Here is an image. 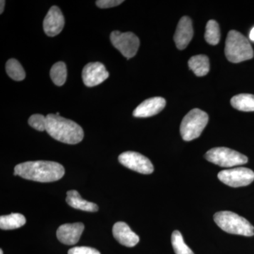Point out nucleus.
<instances>
[{
    "label": "nucleus",
    "instance_id": "obj_1",
    "mask_svg": "<svg viewBox=\"0 0 254 254\" xmlns=\"http://www.w3.org/2000/svg\"><path fill=\"white\" fill-rule=\"evenodd\" d=\"M61 164L53 161H28L18 164L14 168L15 176L39 182L58 181L64 175Z\"/></svg>",
    "mask_w": 254,
    "mask_h": 254
},
{
    "label": "nucleus",
    "instance_id": "obj_2",
    "mask_svg": "<svg viewBox=\"0 0 254 254\" xmlns=\"http://www.w3.org/2000/svg\"><path fill=\"white\" fill-rule=\"evenodd\" d=\"M46 118V131L54 139L71 145L77 144L83 140V128L75 122L56 114H50Z\"/></svg>",
    "mask_w": 254,
    "mask_h": 254
},
{
    "label": "nucleus",
    "instance_id": "obj_3",
    "mask_svg": "<svg viewBox=\"0 0 254 254\" xmlns=\"http://www.w3.org/2000/svg\"><path fill=\"white\" fill-rule=\"evenodd\" d=\"M225 53L227 60L232 63H242L254 58V50L250 41L235 30L227 34Z\"/></svg>",
    "mask_w": 254,
    "mask_h": 254
},
{
    "label": "nucleus",
    "instance_id": "obj_4",
    "mask_svg": "<svg viewBox=\"0 0 254 254\" xmlns=\"http://www.w3.org/2000/svg\"><path fill=\"white\" fill-rule=\"evenodd\" d=\"M214 221L223 231L232 235L252 237L254 227L247 219L231 211L218 212L214 215Z\"/></svg>",
    "mask_w": 254,
    "mask_h": 254
},
{
    "label": "nucleus",
    "instance_id": "obj_5",
    "mask_svg": "<svg viewBox=\"0 0 254 254\" xmlns=\"http://www.w3.org/2000/svg\"><path fill=\"white\" fill-rule=\"evenodd\" d=\"M208 123V114L197 108L190 110L180 125V133L184 141H190L198 138Z\"/></svg>",
    "mask_w": 254,
    "mask_h": 254
},
{
    "label": "nucleus",
    "instance_id": "obj_6",
    "mask_svg": "<svg viewBox=\"0 0 254 254\" xmlns=\"http://www.w3.org/2000/svg\"><path fill=\"white\" fill-rule=\"evenodd\" d=\"M205 158L210 163L223 168H232L248 163V158L246 155L225 147L209 150L205 153Z\"/></svg>",
    "mask_w": 254,
    "mask_h": 254
},
{
    "label": "nucleus",
    "instance_id": "obj_7",
    "mask_svg": "<svg viewBox=\"0 0 254 254\" xmlns=\"http://www.w3.org/2000/svg\"><path fill=\"white\" fill-rule=\"evenodd\" d=\"M110 41L113 46L127 60L131 59L136 55L140 46L139 39L131 32L122 33L114 31L110 35Z\"/></svg>",
    "mask_w": 254,
    "mask_h": 254
},
{
    "label": "nucleus",
    "instance_id": "obj_8",
    "mask_svg": "<svg viewBox=\"0 0 254 254\" xmlns=\"http://www.w3.org/2000/svg\"><path fill=\"white\" fill-rule=\"evenodd\" d=\"M219 180L231 187H246L254 181V173L247 168H236L222 170L218 173Z\"/></svg>",
    "mask_w": 254,
    "mask_h": 254
},
{
    "label": "nucleus",
    "instance_id": "obj_9",
    "mask_svg": "<svg viewBox=\"0 0 254 254\" xmlns=\"http://www.w3.org/2000/svg\"><path fill=\"white\" fill-rule=\"evenodd\" d=\"M118 160L124 166L138 173L149 175L154 171L149 159L136 152H125L119 156Z\"/></svg>",
    "mask_w": 254,
    "mask_h": 254
},
{
    "label": "nucleus",
    "instance_id": "obj_10",
    "mask_svg": "<svg viewBox=\"0 0 254 254\" xmlns=\"http://www.w3.org/2000/svg\"><path fill=\"white\" fill-rule=\"evenodd\" d=\"M109 75L105 65L98 62L87 64L82 71L83 83L88 87L98 86L109 77Z\"/></svg>",
    "mask_w": 254,
    "mask_h": 254
},
{
    "label": "nucleus",
    "instance_id": "obj_11",
    "mask_svg": "<svg viewBox=\"0 0 254 254\" xmlns=\"http://www.w3.org/2000/svg\"><path fill=\"white\" fill-rule=\"evenodd\" d=\"M64 26V18L61 10L58 6H52L43 21L45 33L50 37L58 36L63 31Z\"/></svg>",
    "mask_w": 254,
    "mask_h": 254
},
{
    "label": "nucleus",
    "instance_id": "obj_12",
    "mask_svg": "<svg viewBox=\"0 0 254 254\" xmlns=\"http://www.w3.org/2000/svg\"><path fill=\"white\" fill-rule=\"evenodd\" d=\"M84 230L81 222L64 224L58 228L57 237L60 242L66 245H74L79 240Z\"/></svg>",
    "mask_w": 254,
    "mask_h": 254
},
{
    "label": "nucleus",
    "instance_id": "obj_13",
    "mask_svg": "<svg viewBox=\"0 0 254 254\" xmlns=\"http://www.w3.org/2000/svg\"><path fill=\"white\" fill-rule=\"evenodd\" d=\"M193 36V25L191 19L188 16H183L179 21L174 36L177 48L179 50H185L190 44Z\"/></svg>",
    "mask_w": 254,
    "mask_h": 254
},
{
    "label": "nucleus",
    "instance_id": "obj_14",
    "mask_svg": "<svg viewBox=\"0 0 254 254\" xmlns=\"http://www.w3.org/2000/svg\"><path fill=\"white\" fill-rule=\"evenodd\" d=\"M165 105L166 101L161 97L148 98L133 110V115L135 118H150L160 113L165 108Z\"/></svg>",
    "mask_w": 254,
    "mask_h": 254
},
{
    "label": "nucleus",
    "instance_id": "obj_15",
    "mask_svg": "<svg viewBox=\"0 0 254 254\" xmlns=\"http://www.w3.org/2000/svg\"><path fill=\"white\" fill-rule=\"evenodd\" d=\"M113 234L115 240L125 247H133L139 242V237L132 231L125 222L115 223L113 228Z\"/></svg>",
    "mask_w": 254,
    "mask_h": 254
},
{
    "label": "nucleus",
    "instance_id": "obj_16",
    "mask_svg": "<svg viewBox=\"0 0 254 254\" xmlns=\"http://www.w3.org/2000/svg\"><path fill=\"white\" fill-rule=\"evenodd\" d=\"M66 201L70 206L78 210L87 212H96L98 210V205L83 199L81 195L76 190H70L66 193Z\"/></svg>",
    "mask_w": 254,
    "mask_h": 254
},
{
    "label": "nucleus",
    "instance_id": "obj_17",
    "mask_svg": "<svg viewBox=\"0 0 254 254\" xmlns=\"http://www.w3.org/2000/svg\"><path fill=\"white\" fill-rule=\"evenodd\" d=\"M189 67L197 76H204L210 70V62L208 57L203 55H195L189 60Z\"/></svg>",
    "mask_w": 254,
    "mask_h": 254
},
{
    "label": "nucleus",
    "instance_id": "obj_18",
    "mask_svg": "<svg viewBox=\"0 0 254 254\" xmlns=\"http://www.w3.org/2000/svg\"><path fill=\"white\" fill-rule=\"evenodd\" d=\"M26 219L20 213H11L0 217V228L1 230H15L23 226L26 224Z\"/></svg>",
    "mask_w": 254,
    "mask_h": 254
},
{
    "label": "nucleus",
    "instance_id": "obj_19",
    "mask_svg": "<svg viewBox=\"0 0 254 254\" xmlns=\"http://www.w3.org/2000/svg\"><path fill=\"white\" fill-rule=\"evenodd\" d=\"M230 103L234 108L240 111H254V95L247 93L237 95L232 98Z\"/></svg>",
    "mask_w": 254,
    "mask_h": 254
},
{
    "label": "nucleus",
    "instance_id": "obj_20",
    "mask_svg": "<svg viewBox=\"0 0 254 254\" xmlns=\"http://www.w3.org/2000/svg\"><path fill=\"white\" fill-rule=\"evenodd\" d=\"M67 76L66 64L63 62L55 63L50 70V77L56 86H62L66 82Z\"/></svg>",
    "mask_w": 254,
    "mask_h": 254
},
{
    "label": "nucleus",
    "instance_id": "obj_21",
    "mask_svg": "<svg viewBox=\"0 0 254 254\" xmlns=\"http://www.w3.org/2000/svg\"><path fill=\"white\" fill-rule=\"evenodd\" d=\"M6 71L10 78L16 81H23L26 77V72L17 60L10 59L6 64Z\"/></svg>",
    "mask_w": 254,
    "mask_h": 254
},
{
    "label": "nucleus",
    "instance_id": "obj_22",
    "mask_svg": "<svg viewBox=\"0 0 254 254\" xmlns=\"http://www.w3.org/2000/svg\"><path fill=\"white\" fill-rule=\"evenodd\" d=\"M205 41L212 46H216L220 42V31L218 23L215 20H210L206 24L205 33Z\"/></svg>",
    "mask_w": 254,
    "mask_h": 254
},
{
    "label": "nucleus",
    "instance_id": "obj_23",
    "mask_svg": "<svg viewBox=\"0 0 254 254\" xmlns=\"http://www.w3.org/2000/svg\"><path fill=\"white\" fill-rule=\"evenodd\" d=\"M172 245L176 254H194L184 241L181 232L175 230L172 235Z\"/></svg>",
    "mask_w": 254,
    "mask_h": 254
},
{
    "label": "nucleus",
    "instance_id": "obj_24",
    "mask_svg": "<svg viewBox=\"0 0 254 254\" xmlns=\"http://www.w3.org/2000/svg\"><path fill=\"white\" fill-rule=\"evenodd\" d=\"M30 126L39 131H46L47 118L40 114L31 115L28 120Z\"/></svg>",
    "mask_w": 254,
    "mask_h": 254
},
{
    "label": "nucleus",
    "instance_id": "obj_25",
    "mask_svg": "<svg viewBox=\"0 0 254 254\" xmlns=\"http://www.w3.org/2000/svg\"><path fill=\"white\" fill-rule=\"evenodd\" d=\"M68 254H100L95 249L88 247H76L68 250Z\"/></svg>",
    "mask_w": 254,
    "mask_h": 254
},
{
    "label": "nucleus",
    "instance_id": "obj_26",
    "mask_svg": "<svg viewBox=\"0 0 254 254\" xmlns=\"http://www.w3.org/2000/svg\"><path fill=\"white\" fill-rule=\"evenodd\" d=\"M122 0H98L96 1L97 6L101 9H107V8L115 7L123 3Z\"/></svg>",
    "mask_w": 254,
    "mask_h": 254
},
{
    "label": "nucleus",
    "instance_id": "obj_27",
    "mask_svg": "<svg viewBox=\"0 0 254 254\" xmlns=\"http://www.w3.org/2000/svg\"><path fill=\"white\" fill-rule=\"evenodd\" d=\"M0 4H1V7H0V13H2L3 11H4V5H5V1L4 0H1V1H0Z\"/></svg>",
    "mask_w": 254,
    "mask_h": 254
},
{
    "label": "nucleus",
    "instance_id": "obj_28",
    "mask_svg": "<svg viewBox=\"0 0 254 254\" xmlns=\"http://www.w3.org/2000/svg\"><path fill=\"white\" fill-rule=\"evenodd\" d=\"M250 39L251 41L254 42V27L252 28L250 33Z\"/></svg>",
    "mask_w": 254,
    "mask_h": 254
},
{
    "label": "nucleus",
    "instance_id": "obj_29",
    "mask_svg": "<svg viewBox=\"0 0 254 254\" xmlns=\"http://www.w3.org/2000/svg\"><path fill=\"white\" fill-rule=\"evenodd\" d=\"M0 254H3V251H2V250H0Z\"/></svg>",
    "mask_w": 254,
    "mask_h": 254
}]
</instances>
